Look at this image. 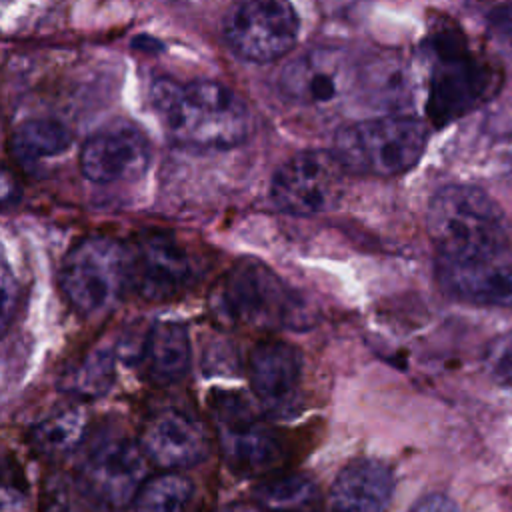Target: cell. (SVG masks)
Wrapping results in <instances>:
<instances>
[{"mask_svg":"<svg viewBox=\"0 0 512 512\" xmlns=\"http://www.w3.org/2000/svg\"><path fill=\"white\" fill-rule=\"evenodd\" d=\"M150 104L168 136L190 148H232L252 132L246 102L214 80L158 78L150 88Z\"/></svg>","mask_w":512,"mask_h":512,"instance_id":"cell-1","label":"cell"},{"mask_svg":"<svg viewBox=\"0 0 512 512\" xmlns=\"http://www.w3.org/2000/svg\"><path fill=\"white\" fill-rule=\"evenodd\" d=\"M210 306L222 322L244 328L306 330L314 324L302 294L256 258H242L222 274Z\"/></svg>","mask_w":512,"mask_h":512,"instance_id":"cell-2","label":"cell"},{"mask_svg":"<svg viewBox=\"0 0 512 512\" xmlns=\"http://www.w3.org/2000/svg\"><path fill=\"white\" fill-rule=\"evenodd\" d=\"M436 258L476 260L508 250V228L500 206L484 190L468 184L440 188L426 214Z\"/></svg>","mask_w":512,"mask_h":512,"instance_id":"cell-3","label":"cell"},{"mask_svg":"<svg viewBox=\"0 0 512 512\" xmlns=\"http://www.w3.org/2000/svg\"><path fill=\"white\" fill-rule=\"evenodd\" d=\"M426 50L430 54L426 112L436 126L472 112L498 86L492 66L468 48L464 34L452 24H440L430 34Z\"/></svg>","mask_w":512,"mask_h":512,"instance_id":"cell-4","label":"cell"},{"mask_svg":"<svg viewBox=\"0 0 512 512\" xmlns=\"http://www.w3.org/2000/svg\"><path fill=\"white\" fill-rule=\"evenodd\" d=\"M208 412L226 466L238 476H268L286 462L284 438L238 390H212Z\"/></svg>","mask_w":512,"mask_h":512,"instance_id":"cell-5","label":"cell"},{"mask_svg":"<svg viewBox=\"0 0 512 512\" xmlns=\"http://www.w3.org/2000/svg\"><path fill=\"white\" fill-rule=\"evenodd\" d=\"M426 126L412 116L384 114L344 126L332 152L346 172L398 176L410 170L426 148Z\"/></svg>","mask_w":512,"mask_h":512,"instance_id":"cell-6","label":"cell"},{"mask_svg":"<svg viewBox=\"0 0 512 512\" xmlns=\"http://www.w3.org/2000/svg\"><path fill=\"white\" fill-rule=\"evenodd\" d=\"M60 288L76 314H106L130 290L128 246L104 234L84 236L62 260Z\"/></svg>","mask_w":512,"mask_h":512,"instance_id":"cell-7","label":"cell"},{"mask_svg":"<svg viewBox=\"0 0 512 512\" xmlns=\"http://www.w3.org/2000/svg\"><path fill=\"white\" fill-rule=\"evenodd\" d=\"M148 462L140 442L116 428H102L84 448L80 484L100 504L124 508L148 480Z\"/></svg>","mask_w":512,"mask_h":512,"instance_id":"cell-8","label":"cell"},{"mask_svg":"<svg viewBox=\"0 0 512 512\" xmlns=\"http://www.w3.org/2000/svg\"><path fill=\"white\" fill-rule=\"evenodd\" d=\"M346 168L328 150H306L288 158L272 176L270 200L290 216L332 210L344 192Z\"/></svg>","mask_w":512,"mask_h":512,"instance_id":"cell-9","label":"cell"},{"mask_svg":"<svg viewBox=\"0 0 512 512\" xmlns=\"http://www.w3.org/2000/svg\"><path fill=\"white\" fill-rule=\"evenodd\" d=\"M300 18L290 0H238L224 16L228 46L250 62H272L296 42Z\"/></svg>","mask_w":512,"mask_h":512,"instance_id":"cell-10","label":"cell"},{"mask_svg":"<svg viewBox=\"0 0 512 512\" xmlns=\"http://www.w3.org/2000/svg\"><path fill=\"white\" fill-rule=\"evenodd\" d=\"M130 290L150 302L180 298L196 278V264L186 246L170 232L140 234L128 246Z\"/></svg>","mask_w":512,"mask_h":512,"instance_id":"cell-11","label":"cell"},{"mask_svg":"<svg viewBox=\"0 0 512 512\" xmlns=\"http://www.w3.org/2000/svg\"><path fill=\"white\" fill-rule=\"evenodd\" d=\"M302 352L284 340H262L248 356V378L270 418L292 416L302 400Z\"/></svg>","mask_w":512,"mask_h":512,"instance_id":"cell-12","label":"cell"},{"mask_svg":"<svg viewBox=\"0 0 512 512\" xmlns=\"http://www.w3.org/2000/svg\"><path fill=\"white\" fill-rule=\"evenodd\" d=\"M140 444L148 460L162 470H188L206 460L210 434L204 422L178 406H164L144 422Z\"/></svg>","mask_w":512,"mask_h":512,"instance_id":"cell-13","label":"cell"},{"mask_svg":"<svg viewBox=\"0 0 512 512\" xmlns=\"http://www.w3.org/2000/svg\"><path fill=\"white\" fill-rule=\"evenodd\" d=\"M352 80V62L344 50L316 46L282 70L280 90L298 106L322 108L338 102L350 90Z\"/></svg>","mask_w":512,"mask_h":512,"instance_id":"cell-14","label":"cell"},{"mask_svg":"<svg viewBox=\"0 0 512 512\" xmlns=\"http://www.w3.org/2000/svg\"><path fill=\"white\" fill-rule=\"evenodd\" d=\"M148 138L130 122H114L92 134L80 152V170L94 184L134 180L148 168Z\"/></svg>","mask_w":512,"mask_h":512,"instance_id":"cell-15","label":"cell"},{"mask_svg":"<svg viewBox=\"0 0 512 512\" xmlns=\"http://www.w3.org/2000/svg\"><path fill=\"white\" fill-rule=\"evenodd\" d=\"M442 290L468 304L512 308V258L506 254L476 260L436 258Z\"/></svg>","mask_w":512,"mask_h":512,"instance_id":"cell-16","label":"cell"},{"mask_svg":"<svg viewBox=\"0 0 512 512\" xmlns=\"http://www.w3.org/2000/svg\"><path fill=\"white\" fill-rule=\"evenodd\" d=\"M394 492L392 470L374 458L346 464L328 494L330 512H386Z\"/></svg>","mask_w":512,"mask_h":512,"instance_id":"cell-17","label":"cell"},{"mask_svg":"<svg viewBox=\"0 0 512 512\" xmlns=\"http://www.w3.org/2000/svg\"><path fill=\"white\" fill-rule=\"evenodd\" d=\"M140 362L152 384L172 386L180 382L192 362V344L184 324L174 320L152 324L142 340Z\"/></svg>","mask_w":512,"mask_h":512,"instance_id":"cell-18","label":"cell"},{"mask_svg":"<svg viewBox=\"0 0 512 512\" xmlns=\"http://www.w3.org/2000/svg\"><path fill=\"white\" fill-rule=\"evenodd\" d=\"M252 496L266 512H318L320 486L304 472H274L264 476L254 488Z\"/></svg>","mask_w":512,"mask_h":512,"instance_id":"cell-19","label":"cell"},{"mask_svg":"<svg viewBox=\"0 0 512 512\" xmlns=\"http://www.w3.org/2000/svg\"><path fill=\"white\" fill-rule=\"evenodd\" d=\"M86 414L80 408H62L38 420L28 434L30 448L44 458L74 452L86 438Z\"/></svg>","mask_w":512,"mask_h":512,"instance_id":"cell-20","label":"cell"},{"mask_svg":"<svg viewBox=\"0 0 512 512\" xmlns=\"http://www.w3.org/2000/svg\"><path fill=\"white\" fill-rule=\"evenodd\" d=\"M12 154L24 166H36L62 156L70 144V130L48 118H34L20 124L12 134Z\"/></svg>","mask_w":512,"mask_h":512,"instance_id":"cell-21","label":"cell"},{"mask_svg":"<svg viewBox=\"0 0 512 512\" xmlns=\"http://www.w3.org/2000/svg\"><path fill=\"white\" fill-rule=\"evenodd\" d=\"M58 384L62 392L80 400L104 396L114 384L112 352L108 348L88 350L62 372Z\"/></svg>","mask_w":512,"mask_h":512,"instance_id":"cell-22","label":"cell"},{"mask_svg":"<svg viewBox=\"0 0 512 512\" xmlns=\"http://www.w3.org/2000/svg\"><path fill=\"white\" fill-rule=\"evenodd\" d=\"M194 484L176 470L148 478L134 498V512H192Z\"/></svg>","mask_w":512,"mask_h":512,"instance_id":"cell-23","label":"cell"},{"mask_svg":"<svg viewBox=\"0 0 512 512\" xmlns=\"http://www.w3.org/2000/svg\"><path fill=\"white\" fill-rule=\"evenodd\" d=\"M366 84V90L376 96L378 102L398 106L408 94V74L400 58H382L374 62V68L364 76H356Z\"/></svg>","mask_w":512,"mask_h":512,"instance_id":"cell-24","label":"cell"},{"mask_svg":"<svg viewBox=\"0 0 512 512\" xmlns=\"http://www.w3.org/2000/svg\"><path fill=\"white\" fill-rule=\"evenodd\" d=\"M484 366L488 374L512 388V330L492 338L484 350Z\"/></svg>","mask_w":512,"mask_h":512,"instance_id":"cell-25","label":"cell"},{"mask_svg":"<svg viewBox=\"0 0 512 512\" xmlns=\"http://www.w3.org/2000/svg\"><path fill=\"white\" fill-rule=\"evenodd\" d=\"M410 512H458V506L446 494H426L412 506Z\"/></svg>","mask_w":512,"mask_h":512,"instance_id":"cell-26","label":"cell"},{"mask_svg":"<svg viewBox=\"0 0 512 512\" xmlns=\"http://www.w3.org/2000/svg\"><path fill=\"white\" fill-rule=\"evenodd\" d=\"M490 24L500 34L502 38L512 42V0L500 4L492 14H490Z\"/></svg>","mask_w":512,"mask_h":512,"instance_id":"cell-27","label":"cell"},{"mask_svg":"<svg viewBox=\"0 0 512 512\" xmlns=\"http://www.w3.org/2000/svg\"><path fill=\"white\" fill-rule=\"evenodd\" d=\"M216 512H266V510L260 508L258 504H256V506H250V504H238V502H234V504H226V506L218 508Z\"/></svg>","mask_w":512,"mask_h":512,"instance_id":"cell-28","label":"cell"}]
</instances>
